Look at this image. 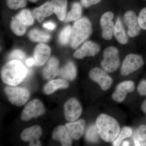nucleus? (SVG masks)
<instances>
[{"mask_svg":"<svg viewBox=\"0 0 146 146\" xmlns=\"http://www.w3.org/2000/svg\"><path fill=\"white\" fill-rule=\"evenodd\" d=\"M82 10V6L79 3H73L71 10L67 14L65 20V22L77 21L81 16Z\"/></svg>","mask_w":146,"mask_h":146,"instance_id":"obj_25","label":"nucleus"},{"mask_svg":"<svg viewBox=\"0 0 146 146\" xmlns=\"http://www.w3.org/2000/svg\"><path fill=\"white\" fill-rule=\"evenodd\" d=\"M85 124L86 123L84 120L80 119L67 123L65 125V127L72 139L78 140L83 135Z\"/></svg>","mask_w":146,"mask_h":146,"instance_id":"obj_16","label":"nucleus"},{"mask_svg":"<svg viewBox=\"0 0 146 146\" xmlns=\"http://www.w3.org/2000/svg\"><path fill=\"white\" fill-rule=\"evenodd\" d=\"M91 80L98 84L104 91H106L112 86L113 80L112 78L103 69L98 68H93L89 73Z\"/></svg>","mask_w":146,"mask_h":146,"instance_id":"obj_8","label":"nucleus"},{"mask_svg":"<svg viewBox=\"0 0 146 146\" xmlns=\"http://www.w3.org/2000/svg\"><path fill=\"white\" fill-rule=\"evenodd\" d=\"M54 13L60 21H65L67 16V0H52L51 1Z\"/></svg>","mask_w":146,"mask_h":146,"instance_id":"obj_20","label":"nucleus"},{"mask_svg":"<svg viewBox=\"0 0 146 146\" xmlns=\"http://www.w3.org/2000/svg\"><path fill=\"white\" fill-rule=\"evenodd\" d=\"M52 139L60 141L63 146H72V142L66 127L62 125L58 126L53 131Z\"/></svg>","mask_w":146,"mask_h":146,"instance_id":"obj_17","label":"nucleus"},{"mask_svg":"<svg viewBox=\"0 0 146 146\" xmlns=\"http://www.w3.org/2000/svg\"><path fill=\"white\" fill-rule=\"evenodd\" d=\"M64 110L66 120L69 122H73L80 117L82 113V109L78 101L75 98H72L64 104Z\"/></svg>","mask_w":146,"mask_h":146,"instance_id":"obj_9","label":"nucleus"},{"mask_svg":"<svg viewBox=\"0 0 146 146\" xmlns=\"http://www.w3.org/2000/svg\"><path fill=\"white\" fill-rule=\"evenodd\" d=\"M138 19L141 29L146 30V7L141 11L138 15Z\"/></svg>","mask_w":146,"mask_h":146,"instance_id":"obj_34","label":"nucleus"},{"mask_svg":"<svg viewBox=\"0 0 146 146\" xmlns=\"http://www.w3.org/2000/svg\"><path fill=\"white\" fill-rule=\"evenodd\" d=\"M51 49L48 45L44 44H39L35 49L34 59L35 65L42 66L44 65L49 58Z\"/></svg>","mask_w":146,"mask_h":146,"instance_id":"obj_15","label":"nucleus"},{"mask_svg":"<svg viewBox=\"0 0 146 146\" xmlns=\"http://www.w3.org/2000/svg\"><path fill=\"white\" fill-rule=\"evenodd\" d=\"M25 54L23 51L20 50H15L11 53L9 58L11 60L22 61L25 59Z\"/></svg>","mask_w":146,"mask_h":146,"instance_id":"obj_33","label":"nucleus"},{"mask_svg":"<svg viewBox=\"0 0 146 146\" xmlns=\"http://www.w3.org/2000/svg\"><path fill=\"white\" fill-rule=\"evenodd\" d=\"M123 21L127 27L128 36L134 37L139 35L141 28L139 25L138 17L133 11H128L125 13Z\"/></svg>","mask_w":146,"mask_h":146,"instance_id":"obj_10","label":"nucleus"},{"mask_svg":"<svg viewBox=\"0 0 146 146\" xmlns=\"http://www.w3.org/2000/svg\"><path fill=\"white\" fill-rule=\"evenodd\" d=\"M133 142L135 146H140V143L137 138H134L133 139Z\"/></svg>","mask_w":146,"mask_h":146,"instance_id":"obj_40","label":"nucleus"},{"mask_svg":"<svg viewBox=\"0 0 146 146\" xmlns=\"http://www.w3.org/2000/svg\"><path fill=\"white\" fill-rule=\"evenodd\" d=\"M132 130L129 127H125L120 131L117 138L113 142V146H120L122 142L126 138L130 137L132 134Z\"/></svg>","mask_w":146,"mask_h":146,"instance_id":"obj_28","label":"nucleus"},{"mask_svg":"<svg viewBox=\"0 0 146 146\" xmlns=\"http://www.w3.org/2000/svg\"><path fill=\"white\" fill-rule=\"evenodd\" d=\"M113 35L115 36L116 40L121 44H126L128 42L127 34L126 33L121 18L119 17L117 18L115 24Z\"/></svg>","mask_w":146,"mask_h":146,"instance_id":"obj_22","label":"nucleus"},{"mask_svg":"<svg viewBox=\"0 0 146 146\" xmlns=\"http://www.w3.org/2000/svg\"><path fill=\"white\" fill-rule=\"evenodd\" d=\"M141 109L145 113H146V100H145L142 104Z\"/></svg>","mask_w":146,"mask_h":146,"instance_id":"obj_39","label":"nucleus"},{"mask_svg":"<svg viewBox=\"0 0 146 146\" xmlns=\"http://www.w3.org/2000/svg\"><path fill=\"white\" fill-rule=\"evenodd\" d=\"M26 64L28 67H32L35 65V62L34 58H29L26 61Z\"/></svg>","mask_w":146,"mask_h":146,"instance_id":"obj_38","label":"nucleus"},{"mask_svg":"<svg viewBox=\"0 0 146 146\" xmlns=\"http://www.w3.org/2000/svg\"><path fill=\"white\" fill-rule=\"evenodd\" d=\"M16 18L26 27L32 25L34 22L33 15L30 11L28 9L21 11Z\"/></svg>","mask_w":146,"mask_h":146,"instance_id":"obj_26","label":"nucleus"},{"mask_svg":"<svg viewBox=\"0 0 146 146\" xmlns=\"http://www.w3.org/2000/svg\"><path fill=\"white\" fill-rule=\"evenodd\" d=\"M59 61L56 58H51L43 71L44 78L51 80L59 75Z\"/></svg>","mask_w":146,"mask_h":146,"instance_id":"obj_18","label":"nucleus"},{"mask_svg":"<svg viewBox=\"0 0 146 146\" xmlns=\"http://www.w3.org/2000/svg\"><path fill=\"white\" fill-rule=\"evenodd\" d=\"M134 89L135 84L133 81L129 80L123 82L116 87L112 95V99L117 102H122L125 100L127 94L133 92Z\"/></svg>","mask_w":146,"mask_h":146,"instance_id":"obj_14","label":"nucleus"},{"mask_svg":"<svg viewBox=\"0 0 146 146\" xmlns=\"http://www.w3.org/2000/svg\"><path fill=\"white\" fill-rule=\"evenodd\" d=\"M91 21L86 17L78 19L72 27L70 43L73 49H76L86 41L92 34Z\"/></svg>","mask_w":146,"mask_h":146,"instance_id":"obj_3","label":"nucleus"},{"mask_svg":"<svg viewBox=\"0 0 146 146\" xmlns=\"http://www.w3.org/2000/svg\"><path fill=\"white\" fill-rule=\"evenodd\" d=\"M27 74V70L21 61L11 60L2 69L1 77L4 83L9 86H15L23 81Z\"/></svg>","mask_w":146,"mask_h":146,"instance_id":"obj_1","label":"nucleus"},{"mask_svg":"<svg viewBox=\"0 0 146 146\" xmlns=\"http://www.w3.org/2000/svg\"><path fill=\"white\" fill-rule=\"evenodd\" d=\"M4 91L9 101L17 106L25 104L30 98L29 92L25 88L6 86Z\"/></svg>","mask_w":146,"mask_h":146,"instance_id":"obj_5","label":"nucleus"},{"mask_svg":"<svg viewBox=\"0 0 146 146\" xmlns=\"http://www.w3.org/2000/svg\"><path fill=\"white\" fill-rule=\"evenodd\" d=\"M59 75L68 81L74 80L76 77L77 69L72 61H70L59 71Z\"/></svg>","mask_w":146,"mask_h":146,"instance_id":"obj_23","label":"nucleus"},{"mask_svg":"<svg viewBox=\"0 0 146 146\" xmlns=\"http://www.w3.org/2000/svg\"><path fill=\"white\" fill-rule=\"evenodd\" d=\"M43 27L49 30H53L56 27L55 24L52 22H48L45 23L43 25Z\"/></svg>","mask_w":146,"mask_h":146,"instance_id":"obj_37","label":"nucleus"},{"mask_svg":"<svg viewBox=\"0 0 146 146\" xmlns=\"http://www.w3.org/2000/svg\"><path fill=\"white\" fill-rule=\"evenodd\" d=\"M27 0H6L7 6L12 10H17L25 7Z\"/></svg>","mask_w":146,"mask_h":146,"instance_id":"obj_31","label":"nucleus"},{"mask_svg":"<svg viewBox=\"0 0 146 146\" xmlns=\"http://www.w3.org/2000/svg\"><path fill=\"white\" fill-rule=\"evenodd\" d=\"M137 91L141 96H146V80H143L140 82L137 87Z\"/></svg>","mask_w":146,"mask_h":146,"instance_id":"obj_35","label":"nucleus"},{"mask_svg":"<svg viewBox=\"0 0 146 146\" xmlns=\"http://www.w3.org/2000/svg\"><path fill=\"white\" fill-rule=\"evenodd\" d=\"M46 110L42 102L35 99L30 102L25 106L21 115V119L28 121L32 118H36L44 115Z\"/></svg>","mask_w":146,"mask_h":146,"instance_id":"obj_7","label":"nucleus"},{"mask_svg":"<svg viewBox=\"0 0 146 146\" xmlns=\"http://www.w3.org/2000/svg\"><path fill=\"white\" fill-rule=\"evenodd\" d=\"M10 27L11 31L17 36H23L26 31V26L16 17L11 21Z\"/></svg>","mask_w":146,"mask_h":146,"instance_id":"obj_27","label":"nucleus"},{"mask_svg":"<svg viewBox=\"0 0 146 146\" xmlns=\"http://www.w3.org/2000/svg\"><path fill=\"white\" fill-rule=\"evenodd\" d=\"M136 138L139 141L140 146H146V125H143L138 128Z\"/></svg>","mask_w":146,"mask_h":146,"instance_id":"obj_32","label":"nucleus"},{"mask_svg":"<svg viewBox=\"0 0 146 146\" xmlns=\"http://www.w3.org/2000/svg\"><path fill=\"white\" fill-rule=\"evenodd\" d=\"M42 134V129L39 125H35L26 129L21 134L22 140L29 142L30 146H41L39 140Z\"/></svg>","mask_w":146,"mask_h":146,"instance_id":"obj_13","label":"nucleus"},{"mask_svg":"<svg viewBox=\"0 0 146 146\" xmlns=\"http://www.w3.org/2000/svg\"><path fill=\"white\" fill-rule=\"evenodd\" d=\"M101 0H81V5L85 8H88L100 2Z\"/></svg>","mask_w":146,"mask_h":146,"instance_id":"obj_36","label":"nucleus"},{"mask_svg":"<svg viewBox=\"0 0 146 146\" xmlns=\"http://www.w3.org/2000/svg\"><path fill=\"white\" fill-rule=\"evenodd\" d=\"M123 146H129V143L128 141H125L123 142L122 143Z\"/></svg>","mask_w":146,"mask_h":146,"instance_id":"obj_41","label":"nucleus"},{"mask_svg":"<svg viewBox=\"0 0 146 146\" xmlns=\"http://www.w3.org/2000/svg\"><path fill=\"white\" fill-rule=\"evenodd\" d=\"M100 50V47L93 41H88L74 52L73 56L77 59H82L86 56H94Z\"/></svg>","mask_w":146,"mask_h":146,"instance_id":"obj_12","label":"nucleus"},{"mask_svg":"<svg viewBox=\"0 0 146 146\" xmlns=\"http://www.w3.org/2000/svg\"><path fill=\"white\" fill-rule=\"evenodd\" d=\"M29 37L31 41L38 42H47L49 41L50 35L45 32L34 29L29 33Z\"/></svg>","mask_w":146,"mask_h":146,"instance_id":"obj_24","label":"nucleus"},{"mask_svg":"<svg viewBox=\"0 0 146 146\" xmlns=\"http://www.w3.org/2000/svg\"><path fill=\"white\" fill-rule=\"evenodd\" d=\"M144 61L140 55L130 54L125 58L121 68V74L122 76L130 74L138 70L143 65Z\"/></svg>","mask_w":146,"mask_h":146,"instance_id":"obj_6","label":"nucleus"},{"mask_svg":"<svg viewBox=\"0 0 146 146\" xmlns=\"http://www.w3.org/2000/svg\"><path fill=\"white\" fill-rule=\"evenodd\" d=\"M113 18V13L110 11H107L104 13L100 18V23L102 30V36L106 40H111L113 36L115 26Z\"/></svg>","mask_w":146,"mask_h":146,"instance_id":"obj_11","label":"nucleus"},{"mask_svg":"<svg viewBox=\"0 0 146 146\" xmlns=\"http://www.w3.org/2000/svg\"><path fill=\"white\" fill-rule=\"evenodd\" d=\"M72 27L71 26H67L60 32L59 36V41L61 44L65 45L70 42Z\"/></svg>","mask_w":146,"mask_h":146,"instance_id":"obj_30","label":"nucleus"},{"mask_svg":"<svg viewBox=\"0 0 146 146\" xmlns=\"http://www.w3.org/2000/svg\"><path fill=\"white\" fill-rule=\"evenodd\" d=\"M99 136L96 124L90 126L85 133L86 141L91 143H96L98 141Z\"/></svg>","mask_w":146,"mask_h":146,"instance_id":"obj_29","label":"nucleus"},{"mask_svg":"<svg viewBox=\"0 0 146 146\" xmlns=\"http://www.w3.org/2000/svg\"><path fill=\"white\" fill-rule=\"evenodd\" d=\"M69 86V83L65 80H54L49 82L45 85L43 88V92L45 94L50 95L58 89H67Z\"/></svg>","mask_w":146,"mask_h":146,"instance_id":"obj_21","label":"nucleus"},{"mask_svg":"<svg viewBox=\"0 0 146 146\" xmlns=\"http://www.w3.org/2000/svg\"><path fill=\"white\" fill-rule=\"evenodd\" d=\"M104 58L101 65L102 68L108 73H112L117 70L120 65L119 50L114 46H109L104 50Z\"/></svg>","mask_w":146,"mask_h":146,"instance_id":"obj_4","label":"nucleus"},{"mask_svg":"<svg viewBox=\"0 0 146 146\" xmlns=\"http://www.w3.org/2000/svg\"><path fill=\"white\" fill-rule=\"evenodd\" d=\"M54 13L51 2L47 1L42 5L35 9L33 11V15L35 19L39 23L43 21L46 17L51 16Z\"/></svg>","mask_w":146,"mask_h":146,"instance_id":"obj_19","label":"nucleus"},{"mask_svg":"<svg viewBox=\"0 0 146 146\" xmlns=\"http://www.w3.org/2000/svg\"><path fill=\"white\" fill-rule=\"evenodd\" d=\"M96 125L100 138L108 143L113 142L121 131L117 121L106 114L99 115L96 121Z\"/></svg>","mask_w":146,"mask_h":146,"instance_id":"obj_2","label":"nucleus"},{"mask_svg":"<svg viewBox=\"0 0 146 146\" xmlns=\"http://www.w3.org/2000/svg\"><path fill=\"white\" fill-rule=\"evenodd\" d=\"M32 3H35L37 2L38 0H29Z\"/></svg>","mask_w":146,"mask_h":146,"instance_id":"obj_42","label":"nucleus"}]
</instances>
